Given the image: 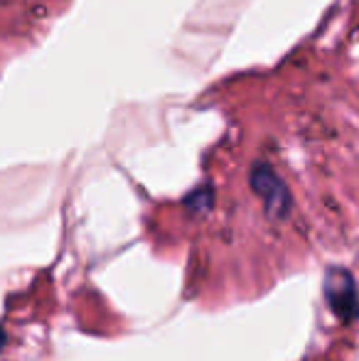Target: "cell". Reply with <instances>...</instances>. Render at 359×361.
Listing matches in <instances>:
<instances>
[{
    "mask_svg": "<svg viewBox=\"0 0 359 361\" xmlns=\"http://www.w3.org/2000/svg\"><path fill=\"white\" fill-rule=\"evenodd\" d=\"M249 182H251V190L264 202V209L269 219L281 221V219L288 216V212H291V192H288L286 182L276 175V170H273L269 162H256L251 167Z\"/></svg>",
    "mask_w": 359,
    "mask_h": 361,
    "instance_id": "cell-1",
    "label": "cell"
},
{
    "mask_svg": "<svg viewBox=\"0 0 359 361\" xmlns=\"http://www.w3.org/2000/svg\"><path fill=\"white\" fill-rule=\"evenodd\" d=\"M325 298H327V305L332 307V312H335L342 322H352L359 314L355 281H352V276L345 268H330V271H327Z\"/></svg>",
    "mask_w": 359,
    "mask_h": 361,
    "instance_id": "cell-2",
    "label": "cell"
},
{
    "mask_svg": "<svg viewBox=\"0 0 359 361\" xmlns=\"http://www.w3.org/2000/svg\"><path fill=\"white\" fill-rule=\"evenodd\" d=\"M185 207L190 212H195V214H202V212H207L212 207V190H209V187H200V190L192 192V195L187 197Z\"/></svg>",
    "mask_w": 359,
    "mask_h": 361,
    "instance_id": "cell-3",
    "label": "cell"
},
{
    "mask_svg": "<svg viewBox=\"0 0 359 361\" xmlns=\"http://www.w3.org/2000/svg\"><path fill=\"white\" fill-rule=\"evenodd\" d=\"M3 344H5V334H3V329H0V349H3Z\"/></svg>",
    "mask_w": 359,
    "mask_h": 361,
    "instance_id": "cell-4",
    "label": "cell"
}]
</instances>
